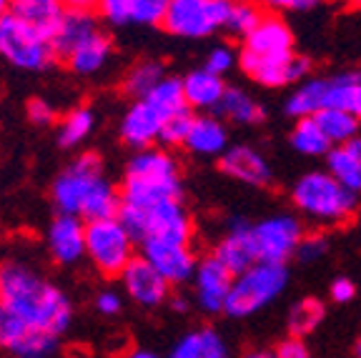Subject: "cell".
Listing matches in <instances>:
<instances>
[{
  "mask_svg": "<svg viewBox=\"0 0 361 358\" xmlns=\"http://www.w3.org/2000/svg\"><path fill=\"white\" fill-rule=\"evenodd\" d=\"M276 11H311L316 8L314 0H286V3H276Z\"/></svg>",
  "mask_w": 361,
  "mask_h": 358,
  "instance_id": "48",
  "label": "cell"
},
{
  "mask_svg": "<svg viewBox=\"0 0 361 358\" xmlns=\"http://www.w3.org/2000/svg\"><path fill=\"white\" fill-rule=\"evenodd\" d=\"M186 148L193 156H224L228 151V130L226 123L216 116H196L193 128L188 133Z\"/></svg>",
  "mask_w": 361,
  "mask_h": 358,
  "instance_id": "24",
  "label": "cell"
},
{
  "mask_svg": "<svg viewBox=\"0 0 361 358\" xmlns=\"http://www.w3.org/2000/svg\"><path fill=\"white\" fill-rule=\"evenodd\" d=\"M228 13V0H171L164 28L178 38H209L219 28H226Z\"/></svg>",
  "mask_w": 361,
  "mask_h": 358,
  "instance_id": "9",
  "label": "cell"
},
{
  "mask_svg": "<svg viewBox=\"0 0 361 358\" xmlns=\"http://www.w3.org/2000/svg\"><path fill=\"white\" fill-rule=\"evenodd\" d=\"M113 58V38L108 30H96L93 35L83 40L71 56L66 58V66L73 70L75 75H98L106 70V66Z\"/></svg>",
  "mask_w": 361,
  "mask_h": 358,
  "instance_id": "21",
  "label": "cell"
},
{
  "mask_svg": "<svg viewBox=\"0 0 361 358\" xmlns=\"http://www.w3.org/2000/svg\"><path fill=\"white\" fill-rule=\"evenodd\" d=\"M346 148L351 151V156H354V161L359 163V168H361V135H356L351 143H346Z\"/></svg>",
  "mask_w": 361,
  "mask_h": 358,
  "instance_id": "50",
  "label": "cell"
},
{
  "mask_svg": "<svg viewBox=\"0 0 361 358\" xmlns=\"http://www.w3.org/2000/svg\"><path fill=\"white\" fill-rule=\"evenodd\" d=\"M146 101L164 113L166 121H169L171 116H176V113L186 111L188 103H186V93H183V78L166 75V78L153 88V93L146 95Z\"/></svg>",
  "mask_w": 361,
  "mask_h": 358,
  "instance_id": "33",
  "label": "cell"
},
{
  "mask_svg": "<svg viewBox=\"0 0 361 358\" xmlns=\"http://www.w3.org/2000/svg\"><path fill=\"white\" fill-rule=\"evenodd\" d=\"M141 256L148 264L164 276L171 285L186 283L196 276L198 261L191 246H180V243H164V241H146L141 243Z\"/></svg>",
  "mask_w": 361,
  "mask_h": 358,
  "instance_id": "13",
  "label": "cell"
},
{
  "mask_svg": "<svg viewBox=\"0 0 361 358\" xmlns=\"http://www.w3.org/2000/svg\"><path fill=\"white\" fill-rule=\"evenodd\" d=\"M171 308H176V311H188V301H186V296H173L171 298Z\"/></svg>",
  "mask_w": 361,
  "mask_h": 358,
  "instance_id": "52",
  "label": "cell"
},
{
  "mask_svg": "<svg viewBox=\"0 0 361 358\" xmlns=\"http://www.w3.org/2000/svg\"><path fill=\"white\" fill-rule=\"evenodd\" d=\"M356 358H361V338H359V343H356Z\"/></svg>",
  "mask_w": 361,
  "mask_h": 358,
  "instance_id": "54",
  "label": "cell"
},
{
  "mask_svg": "<svg viewBox=\"0 0 361 358\" xmlns=\"http://www.w3.org/2000/svg\"><path fill=\"white\" fill-rule=\"evenodd\" d=\"M164 78H166V68L161 61H151V58L138 61L123 75V93L130 95L133 101H143L146 95L153 93V88Z\"/></svg>",
  "mask_w": 361,
  "mask_h": 358,
  "instance_id": "29",
  "label": "cell"
},
{
  "mask_svg": "<svg viewBox=\"0 0 361 358\" xmlns=\"http://www.w3.org/2000/svg\"><path fill=\"white\" fill-rule=\"evenodd\" d=\"M101 18H98L96 3H66V18H63L61 28H58L56 38H53V51H56L58 61H66L71 53L83 43L88 35L101 30Z\"/></svg>",
  "mask_w": 361,
  "mask_h": 358,
  "instance_id": "15",
  "label": "cell"
},
{
  "mask_svg": "<svg viewBox=\"0 0 361 358\" xmlns=\"http://www.w3.org/2000/svg\"><path fill=\"white\" fill-rule=\"evenodd\" d=\"M324 319V303L319 298H304V301L293 303L288 311V333L293 338H301L316 328Z\"/></svg>",
  "mask_w": 361,
  "mask_h": 358,
  "instance_id": "35",
  "label": "cell"
},
{
  "mask_svg": "<svg viewBox=\"0 0 361 358\" xmlns=\"http://www.w3.org/2000/svg\"><path fill=\"white\" fill-rule=\"evenodd\" d=\"M11 13L28 25H33L40 35H45L53 43L63 18H66V3H58V0H13Z\"/></svg>",
  "mask_w": 361,
  "mask_h": 358,
  "instance_id": "23",
  "label": "cell"
},
{
  "mask_svg": "<svg viewBox=\"0 0 361 358\" xmlns=\"http://www.w3.org/2000/svg\"><path fill=\"white\" fill-rule=\"evenodd\" d=\"M326 248H329L326 235L311 233V235H304V241H301L296 256H299V261H304V264H314V261H319V258L326 253Z\"/></svg>",
  "mask_w": 361,
  "mask_h": 358,
  "instance_id": "43",
  "label": "cell"
},
{
  "mask_svg": "<svg viewBox=\"0 0 361 358\" xmlns=\"http://www.w3.org/2000/svg\"><path fill=\"white\" fill-rule=\"evenodd\" d=\"M203 331V353L201 358H231L226 341L219 336V331L214 328H201Z\"/></svg>",
  "mask_w": 361,
  "mask_h": 358,
  "instance_id": "44",
  "label": "cell"
},
{
  "mask_svg": "<svg viewBox=\"0 0 361 358\" xmlns=\"http://www.w3.org/2000/svg\"><path fill=\"white\" fill-rule=\"evenodd\" d=\"M128 358H161L158 353L148 351V348H133V351L128 353Z\"/></svg>",
  "mask_w": 361,
  "mask_h": 358,
  "instance_id": "51",
  "label": "cell"
},
{
  "mask_svg": "<svg viewBox=\"0 0 361 358\" xmlns=\"http://www.w3.org/2000/svg\"><path fill=\"white\" fill-rule=\"evenodd\" d=\"M288 271L286 266L256 264L246 273L236 276L226 301V314L231 319H248L259 314L271 301H276L279 293L286 288Z\"/></svg>",
  "mask_w": 361,
  "mask_h": 358,
  "instance_id": "6",
  "label": "cell"
},
{
  "mask_svg": "<svg viewBox=\"0 0 361 358\" xmlns=\"http://www.w3.org/2000/svg\"><path fill=\"white\" fill-rule=\"evenodd\" d=\"M183 185H180L178 161L166 148H146L135 151L126 163L121 196L123 206L153 208L166 201H180Z\"/></svg>",
  "mask_w": 361,
  "mask_h": 358,
  "instance_id": "3",
  "label": "cell"
},
{
  "mask_svg": "<svg viewBox=\"0 0 361 358\" xmlns=\"http://www.w3.org/2000/svg\"><path fill=\"white\" fill-rule=\"evenodd\" d=\"M96 128V113L85 106H78L68 113L61 121V128H58V146L71 151V148H78L90 133Z\"/></svg>",
  "mask_w": 361,
  "mask_h": 358,
  "instance_id": "31",
  "label": "cell"
},
{
  "mask_svg": "<svg viewBox=\"0 0 361 358\" xmlns=\"http://www.w3.org/2000/svg\"><path fill=\"white\" fill-rule=\"evenodd\" d=\"M356 296V285L349 278H336L331 283V298L336 303H349Z\"/></svg>",
  "mask_w": 361,
  "mask_h": 358,
  "instance_id": "47",
  "label": "cell"
},
{
  "mask_svg": "<svg viewBox=\"0 0 361 358\" xmlns=\"http://www.w3.org/2000/svg\"><path fill=\"white\" fill-rule=\"evenodd\" d=\"M314 121L319 123V128L324 130V135L334 148L346 146L359 135V121L349 113L336 111V108H324L322 113H316Z\"/></svg>",
  "mask_w": 361,
  "mask_h": 358,
  "instance_id": "30",
  "label": "cell"
},
{
  "mask_svg": "<svg viewBox=\"0 0 361 358\" xmlns=\"http://www.w3.org/2000/svg\"><path fill=\"white\" fill-rule=\"evenodd\" d=\"M193 121H196V116H193L191 108H186V111L176 113V116H171L169 121L164 123V130H161V138H158V143H161V148H178V146H186L188 140V133H191L193 128Z\"/></svg>",
  "mask_w": 361,
  "mask_h": 358,
  "instance_id": "37",
  "label": "cell"
},
{
  "mask_svg": "<svg viewBox=\"0 0 361 358\" xmlns=\"http://www.w3.org/2000/svg\"><path fill=\"white\" fill-rule=\"evenodd\" d=\"M236 276L226 271L214 256L201 258L198 271L193 276V291H196V303L206 314H221L226 311V301L231 293V285Z\"/></svg>",
  "mask_w": 361,
  "mask_h": 358,
  "instance_id": "18",
  "label": "cell"
},
{
  "mask_svg": "<svg viewBox=\"0 0 361 358\" xmlns=\"http://www.w3.org/2000/svg\"><path fill=\"white\" fill-rule=\"evenodd\" d=\"M85 221L78 216H61L51 221L45 230V246L56 264L75 266L80 258H85Z\"/></svg>",
  "mask_w": 361,
  "mask_h": 358,
  "instance_id": "17",
  "label": "cell"
},
{
  "mask_svg": "<svg viewBox=\"0 0 361 358\" xmlns=\"http://www.w3.org/2000/svg\"><path fill=\"white\" fill-rule=\"evenodd\" d=\"M243 51H251L256 56H283V53H293V33L283 18L266 13L259 28L246 38Z\"/></svg>",
  "mask_w": 361,
  "mask_h": 358,
  "instance_id": "22",
  "label": "cell"
},
{
  "mask_svg": "<svg viewBox=\"0 0 361 358\" xmlns=\"http://www.w3.org/2000/svg\"><path fill=\"white\" fill-rule=\"evenodd\" d=\"M0 58L20 70H45L58 61L51 40L13 13L0 20Z\"/></svg>",
  "mask_w": 361,
  "mask_h": 358,
  "instance_id": "8",
  "label": "cell"
},
{
  "mask_svg": "<svg viewBox=\"0 0 361 358\" xmlns=\"http://www.w3.org/2000/svg\"><path fill=\"white\" fill-rule=\"evenodd\" d=\"M126 296L143 308H156L171 301V283L158 273L143 256H135L128 268L121 273Z\"/></svg>",
  "mask_w": 361,
  "mask_h": 358,
  "instance_id": "14",
  "label": "cell"
},
{
  "mask_svg": "<svg viewBox=\"0 0 361 358\" xmlns=\"http://www.w3.org/2000/svg\"><path fill=\"white\" fill-rule=\"evenodd\" d=\"M214 116L219 121H231V123H241V125H254L261 123L266 118V111L261 103H256L246 90L241 88H228L226 95L221 98V103L216 106Z\"/></svg>",
  "mask_w": 361,
  "mask_h": 358,
  "instance_id": "26",
  "label": "cell"
},
{
  "mask_svg": "<svg viewBox=\"0 0 361 358\" xmlns=\"http://www.w3.org/2000/svg\"><path fill=\"white\" fill-rule=\"evenodd\" d=\"M0 303L30 328L61 338L73 323V303L25 261L0 264Z\"/></svg>",
  "mask_w": 361,
  "mask_h": 358,
  "instance_id": "1",
  "label": "cell"
},
{
  "mask_svg": "<svg viewBox=\"0 0 361 358\" xmlns=\"http://www.w3.org/2000/svg\"><path fill=\"white\" fill-rule=\"evenodd\" d=\"M8 13H11V3H8V0H0V20H3Z\"/></svg>",
  "mask_w": 361,
  "mask_h": 358,
  "instance_id": "53",
  "label": "cell"
},
{
  "mask_svg": "<svg viewBox=\"0 0 361 358\" xmlns=\"http://www.w3.org/2000/svg\"><path fill=\"white\" fill-rule=\"evenodd\" d=\"M329 85L331 83L326 78H314L301 83L293 90V95H288L286 116H291L293 121H304V118H314L316 113H322L329 101Z\"/></svg>",
  "mask_w": 361,
  "mask_h": 358,
  "instance_id": "27",
  "label": "cell"
},
{
  "mask_svg": "<svg viewBox=\"0 0 361 358\" xmlns=\"http://www.w3.org/2000/svg\"><path fill=\"white\" fill-rule=\"evenodd\" d=\"M164 123H166V116L158 108H153L146 98L143 101H133L128 106V111L123 113V118H121V125H118L121 140L128 148L146 151V148H153V143H158Z\"/></svg>",
  "mask_w": 361,
  "mask_h": 358,
  "instance_id": "16",
  "label": "cell"
},
{
  "mask_svg": "<svg viewBox=\"0 0 361 358\" xmlns=\"http://www.w3.org/2000/svg\"><path fill=\"white\" fill-rule=\"evenodd\" d=\"M51 201L61 216H78L85 223L118 218L123 196L106 175L103 158L85 151L68 163L51 185Z\"/></svg>",
  "mask_w": 361,
  "mask_h": 358,
  "instance_id": "2",
  "label": "cell"
},
{
  "mask_svg": "<svg viewBox=\"0 0 361 358\" xmlns=\"http://www.w3.org/2000/svg\"><path fill=\"white\" fill-rule=\"evenodd\" d=\"M291 146L301 153V156H324L326 158L331 153V143L324 135V130L319 128L314 118H304V121H296L291 130Z\"/></svg>",
  "mask_w": 361,
  "mask_h": 358,
  "instance_id": "32",
  "label": "cell"
},
{
  "mask_svg": "<svg viewBox=\"0 0 361 358\" xmlns=\"http://www.w3.org/2000/svg\"><path fill=\"white\" fill-rule=\"evenodd\" d=\"M243 358H279L276 351H271V348H254V351H246Z\"/></svg>",
  "mask_w": 361,
  "mask_h": 358,
  "instance_id": "49",
  "label": "cell"
},
{
  "mask_svg": "<svg viewBox=\"0 0 361 358\" xmlns=\"http://www.w3.org/2000/svg\"><path fill=\"white\" fill-rule=\"evenodd\" d=\"M293 203L319 223H344L359 208V193L344 188L329 171H309L293 183Z\"/></svg>",
  "mask_w": 361,
  "mask_h": 358,
  "instance_id": "4",
  "label": "cell"
},
{
  "mask_svg": "<svg viewBox=\"0 0 361 358\" xmlns=\"http://www.w3.org/2000/svg\"><path fill=\"white\" fill-rule=\"evenodd\" d=\"M266 13L261 11L254 3H231V13H228V23H226V30L231 35H238V38L246 40L248 35L254 33L261 25Z\"/></svg>",
  "mask_w": 361,
  "mask_h": 358,
  "instance_id": "36",
  "label": "cell"
},
{
  "mask_svg": "<svg viewBox=\"0 0 361 358\" xmlns=\"http://www.w3.org/2000/svg\"><path fill=\"white\" fill-rule=\"evenodd\" d=\"M276 356L279 358H311V351H309V346L301 341V338L288 336V338H283V341L279 343Z\"/></svg>",
  "mask_w": 361,
  "mask_h": 358,
  "instance_id": "46",
  "label": "cell"
},
{
  "mask_svg": "<svg viewBox=\"0 0 361 358\" xmlns=\"http://www.w3.org/2000/svg\"><path fill=\"white\" fill-rule=\"evenodd\" d=\"M326 108H336L361 121V70H346L329 78Z\"/></svg>",
  "mask_w": 361,
  "mask_h": 358,
  "instance_id": "28",
  "label": "cell"
},
{
  "mask_svg": "<svg viewBox=\"0 0 361 358\" xmlns=\"http://www.w3.org/2000/svg\"><path fill=\"white\" fill-rule=\"evenodd\" d=\"M101 23H108L111 28H126L130 25V0H101L96 3Z\"/></svg>",
  "mask_w": 361,
  "mask_h": 358,
  "instance_id": "39",
  "label": "cell"
},
{
  "mask_svg": "<svg viewBox=\"0 0 361 358\" xmlns=\"http://www.w3.org/2000/svg\"><path fill=\"white\" fill-rule=\"evenodd\" d=\"M96 308L98 314L103 316H118L123 311V296L118 291H113V288H106L96 296Z\"/></svg>",
  "mask_w": 361,
  "mask_h": 358,
  "instance_id": "45",
  "label": "cell"
},
{
  "mask_svg": "<svg viewBox=\"0 0 361 358\" xmlns=\"http://www.w3.org/2000/svg\"><path fill=\"white\" fill-rule=\"evenodd\" d=\"M226 90L228 88H226L224 78L209 73L206 68H198V70H191V73L183 75L186 103L188 108H196V111H216Z\"/></svg>",
  "mask_w": 361,
  "mask_h": 358,
  "instance_id": "25",
  "label": "cell"
},
{
  "mask_svg": "<svg viewBox=\"0 0 361 358\" xmlns=\"http://www.w3.org/2000/svg\"><path fill=\"white\" fill-rule=\"evenodd\" d=\"M214 258L226 271H231L233 276L246 273L251 266L259 264L256 241H254V223H246L241 218L233 221L231 230L214 248Z\"/></svg>",
  "mask_w": 361,
  "mask_h": 358,
  "instance_id": "19",
  "label": "cell"
},
{
  "mask_svg": "<svg viewBox=\"0 0 361 358\" xmlns=\"http://www.w3.org/2000/svg\"><path fill=\"white\" fill-rule=\"evenodd\" d=\"M254 241L259 264L286 266V261L296 256L304 241V228L293 216L281 213L254 223Z\"/></svg>",
  "mask_w": 361,
  "mask_h": 358,
  "instance_id": "10",
  "label": "cell"
},
{
  "mask_svg": "<svg viewBox=\"0 0 361 358\" xmlns=\"http://www.w3.org/2000/svg\"><path fill=\"white\" fill-rule=\"evenodd\" d=\"M236 61H238V53L233 51L231 45H216V48L209 51V56H206V66L203 68H206L209 73L224 78V75L236 66Z\"/></svg>",
  "mask_w": 361,
  "mask_h": 358,
  "instance_id": "40",
  "label": "cell"
},
{
  "mask_svg": "<svg viewBox=\"0 0 361 358\" xmlns=\"http://www.w3.org/2000/svg\"><path fill=\"white\" fill-rule=\"evenodd\" d=\"M166 11L164 0H130V25H164Z\"/></svg>",
  "mask_w": 361,
  "mask_h": 358,
  "instance_id": "38",
  "label": "cell"
},
{
  "mask_svg": "<svg viewBox=\"0 0 361 358\" xmlns=\"http://www.w3.org/2000/svg\"><path fill=\"white\" fill-rule=\"evenodd\" d=\"M85 258L103 276H121L135 258V241L121 218L85 226Z\"/></svg>",
  "mask_w": 361,
  "mask_h": 358,
  "instance_id": "7",
  "label": "cell"
},
{
  "mask_svg": "<svg viewBox=\"0 0 361 358\" xmlns=\"http://www.w3.org/2000/svg\"><path fill=\"white\" fill-rule=\"evenodd\" d=\"M203 353V331H191L171 348L169 358H201Z\"/></svg>",
  "mask_w": 361,
  "mask_h": 358,
  "instance_id": "42",
  "label": "cell"
},
{
  "mask_svg": "<svg viewBox=\"0 0 361 358\" xmlns=\"http://www.w3.org/2000/svg\"><path fill=\"white\" fill-rule=\"evenodd\" d=\"M238 68L256 83L266 88H283L288 83H296L299 78L309 75L311 61L296 53H283V56H256L251 51L238 53Z\"/></svg>",
  "mask_w": 361,
  "mask_h": 358,
  "instance_id": "12",
  "label": "cell"
},
{
  "mask_svg": "<svg viewBox=\"0 0 361 358\" xmlns=\"http://www.w3.org/2000/svg\"><path fill=\"white\" fill-rule=\"evenodd\" d=\"M25 113H28V121L33 125H38V128H48V125L56 123V108L51 106L48 101H43V98H30L28 106H25Z\"/></svg>",
  "mask_w": 361,
  "mask_h": 358,
  "instance_id": "41",
  "label": "cell"
},
{
  "mask_svg": "<svg viewBox=\"0 0 361 358\" xmlns=\"http://www.w3.org/2000/svg\"><path fill=\"white\" fill-rule=\"evenodd\" d=\"M121 223L128 228L135 243L164 241L191 246L193 221L180 201H166L153 208H133L123 206L118 213Z\"/></svg>",
  "mask_w": 361,
  "mask_h": 358,
  "instance_id": "5",
  "label": "cell"
},
{
  "mask_svg": "<svg viewBox=\"0 0 361 358\" xmlns=\"http://www.w3.org/2000/svg\"><path fill=\"white\" fill-rule=\"evenodd\" d=\"M219 168L246 185H269L274 178L269 161L251 146H231L219 158Z\"/></svg>",
  "mask_w": 361,
  "mask_h": 358,
  "instance_id": "20",
  "label": "cell"
},
{
  "mask_svg": "<svg viewBox=\"0 0 361 358\" xmlns=\"http://www.w3.org/2000/svg\"><path fill=\"white\" fill-rule=\"evenodd\" d=\"M0 351L11 353L13 358H56L61 351V338L30 328L11 308L0 303Z\"/></svg>",
  "mask_w": 361,
  "mask_h": 358,
  "instance_id": "11",
  "label": "cell"
},
{
  "mask_svg": "<svg viewBox=\"0 0 361 358\" xmlns=\"http://www.w3.org/2000/svg\"><path fill=\"white\" fill-rule=\"evenodd\" d=\"M326 171L338 183L344 185V188L354 190V193H361V168L346 146L331 148V153L326 156Z\"/></svg>",
  "mask_w": 361,
  "mask_h": 358,
  "instance_id": "34",
  "label": "cell"
}]
</instances>
